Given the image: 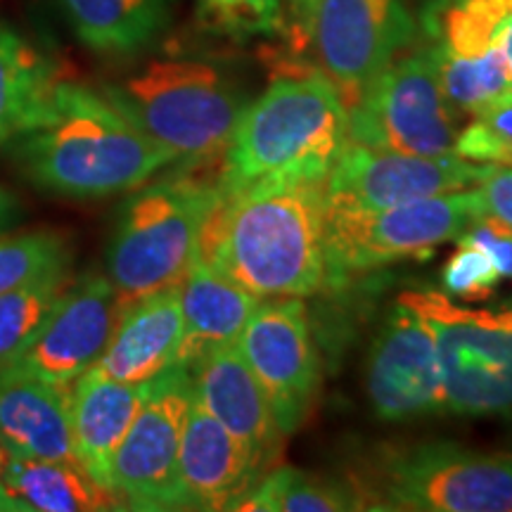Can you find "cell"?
Returning <instances> with one entry per match:
<instances>
[{
    "label": "cell",
    "instance_id": "6da1fadb",
    "mask_svg": "<svg viewBox=\"0 0 512 512\" xmlns=\"http://www.w3.org/2000/svg\"><path fill=\"white\" fill-rule=\"evenodd\" d=\"M328 178H268L223 195L202 230L200 256L254 297H309L325 285Z\"/></svg>",
    "mask_w": 512,
    "mask_h": 512
},
{
    "label": "cell",
    "instance_id": "7a4b0ae2",
    "mask_svg": "<svg viewBox=\"0 0 512 512\" xmlns=\"http://www.w3.org/2000/svg\"><path fill=\"white\" fill-rule=\"evenodd\" d=\"M15 150L38 188L72 200L136 190L176 162L105 93L69 81L57 83Z\"/></svg>",
    "mask_w": 512,
    "mask_h": 512
},
{
    "label": "cell",
    "instance_id": "3957f363",
    "mask_svg": "<svg viewBox=\"0 0 512 512\" xmlns=\"http://www.w3.org/2000/svg\"><path fill=\"white\" fill-rule=\"evenodd\" d=\"M347 143V107L320 69L287 72L242 112L221 159V192L268 178H328Z\"/></svg>",
    "mask_w": 512,
    "mask_h": 512
},
{
    "label": "cell",
    "instance_id": "277c9868",
    "mask_svg": "<svg viewBox=\"0 0 512 512\" xmlns=\"http://www.w3.org/2000/svg\"><path fill=\"white\" fill-rule=\"evenodd\" d=\"M204 164L133 192L121 204L107 247V278L124 309L140 299L181 285L200 254L202 230L221 200V171L209 176Z\"/></svg>",
    "mask_w": 512,
    "mask_h": 512
},
{
    "label": "cell",
    "instance_id": "5b68a950",
    "mask_svg": "<svg viewBox=\"0 0 512 512\" xmlns=\"http://www.w3.org/2000/svg\"><path fill=\"white\" fill-rule=\"evenodd\" d=\"M102 93L147 138L183 164L223 159L249 105L245 86L226 69L190 57L150 60Z\"/></svg>",
    "mask_w": 512,
    "mask_h": 512
},
{
    "label": "cell",
    "instance_id": "8992f818",
    "mask_svg": "<svg viewBox=\"0 0 512 512\" xmlns=\"http://www.w3.org/2000/svg\"><path fill=\"white\" fill-rule=\"evenodd\" d=\"M354 486L366 510L512 512V456L451 441L387 446Z\"/></svg>",
    "mask_w": 512,
    "mask_h": 512
},
{
    "label": "cell",
    "instance_id": "52a82bcc",
    "mask_svg": "<svg viewBox=\"0 0 512 512\" xmlns=\"http://www.w3.org/2000/svg\"><path fill=\"white\" fill-rule=\"evenodd\" d=\"M482 214L477 185L387 209H356L325 200V283L342 285L349 275L427 256L458 240Z\"/></svg>",
    "mask_w": 512,
    "mask_h": 512
},
{
    "label": "cell",
    "instance_id": "ba28073f",
    "mask_svg": "<svg viewBox=\"0 0 512 512\" xmlns=\"http://www.w3.org/2000/svg\"><path fill=\"white\" fill-rule=\"evenodd\" d=\"M437 344L444 411L467 418L512 413V302L463 309L432 290L403 292Z\"/></svg>",
    "mask_w": 512,
    "mask_h": 512
},
{
    "label": "cell",
    "instance_id": "9c48e42d",
    "mask_svg": "<svg viewBox=\"0 0 512 512\" xmlns=\"http://www.w3.org/2000/svg\"><path fill=\"white\" fill-rule=\"evenodd\" d=\"M456 110L427 48L399 53L347 110V140L382 152L439 157L456 152Z\"/></svg>",
    "mask_w": 512,
    "mask_h": 512
},
{
    "label": "cell",
    "instance_id": "30bf717a",
    "mask_svg": "<svg viewBox=\"0 0 512 512\" xmlns=\"http://www.w3.org/2000/svg\"><path fill=\"white\" fill-rule=\"evenodd\" d=\"M192 401V373L183 363L145 384L143 403L112 460V491L124 508L181 510L178 451Z\"/></svg>",
    "mask_w": 512,
    "mask_h": 512
},
{
    "label": "cell",
    "instance_id": "8fae6325",
    "mask_svg": "<svg viewBox=\"0 0 512 512\" xmlns=\"http://www.w3.org/2000/svg\"><path fill=\"white\" fill-rule=\"evenodd\" d=\"M413 38L406 0H316L302 31L347 110Z\"/></svg>",
    "mask_w": 512,
    "mask_h": 512
},
{
    "label": "cell",
    "instance_id": "7c38bea8",
    "mask_svg": "<svg viewBox=\"0 0 512 512\" xmlns=\"http://www.w3.org/2000/svg\"><path fill=\"white\" fill-rule=\"evenodd\" d=\"M235 344L287 439L309 418L323 373L306 306L297 297L261 302Z\"/></svg>",
    "mask_w": 512,
    "mask_h": 512
},
{
    "label": "cell",
    "instance_id": "4fadbf2b",
    "mask_svg": "<svg viewBox=\"0 0 512 512\" xmlns=\"http://www.w3.org/2000/svg\"><path fill=\"white\" fill-rule=\"evenodd\" d=\"M422 31L456 112L475 114L512 86L501 24L489 0H430L422 10Z\"/></svg>",
    "mask_w": 512,
    "mask_h": 512
},
{
    "label": "cell",
    "instance_id": "5bb4252c",
    "mask_svg": "<svg viewBox=\"0 0 512 512\" xmlns=\"http://www.w3.org/2000/svg\"><path fill=\"white\" fill-rule=\"evenodd\" d=\"M366 394L384 422L430 418L444 411V387L432 330L399 297L366 358Z\"/></svg>",
    "mask_w": 512,
    "mask_h": 512
},
{
    "label": "cell",
    "instance_id": "9a60e30c",
    "mask_svg": "<svg viewBox=\"0 0 512 512\" xmlns=\"http://www.w3.org/2000/svg\"><path fill=\"white\" fill-rule=\"evenodd\" d=\"M491 164L456 155L418 157L344 143L328 176V200L356 209H387L475 188Z\"/></svg>",
    "mask_w": 512,
    "mask_h": 512
},
{
    "label": "cell",
    "instance_id": "2e32d148",
    "mask_svg": "<svg viewBox=\"0 0 512 512\" xmlns=\"http://www.w3.org/2000/svg\"><path fill=\"white\" fill-rule=\"evenodd\" d=\"M124 311L107 275H81L57 297L43 328L15 366L55 384L76 382L98 363Z\"/></svg>",
    "mask_w": 512,
    "mask_h": 512
},
{
    "label": "cell",
    "instance_id": "e0dca14e",
    "mask_svg": "<svg viewBox=\"0 0 512 512\" xmlns=\"http://www.w3.org/2000/svg\"><path fill=\"white\" fill-rule=\"evenodd\" d=\"M195 399L240 441L261 477L278 467L285 437L268 399L242 358L238 344H226L192 363Z\"/></svg>",
    "mask_w": 512,
    "mask_h": 512
},
{
    "label": "cell",
    "instance_id": "ac0fdd59",
    "mask_svg": "<svg viewBox=\"0 0 512 512\" xmlns=\"http://www.w3.org/2000/svg\"><path fill=\"white\" fill-rule=\"evenodd\" d=\"M72 384L24 368H0V446L8 456L79 463L72 437Z\"/></svg>",
    "mask_w": 512,
    "mask_h": 512
},
{
    "label": "cell",
    "instance_id": "d6986e66",
    "mask_svg": "<svg viewBox=\"0 0 512 512\" xmlns=\"http://www.w3.org/2000/svg\"><path fill=\"white\" fill-rule=\"evenodd\" d=\"M259 479L240 441L192 401L178 451L181 510H233Z\"/></svg>",
    "mask_w": 512,
    "mask_h": 512
},
{
    "label": "cell",
    "instance_id": "ffe728a7",
    "mask_svg": "<svg viewBox=\"0 0 512 512\" xmlns=\"http://www.w3.org/2000/svg\"><path fill=\"white\" fill-rule=\"evenodd\" d=\"M181 344V285H174L121 313L110 344L91 370L117 382L145 384L174 366Z\"/></svg>",
    "mask_w": 512,
    "mask_h": 512
},
{
    "label": "cell",
    "instance_id": "44dd1931",
    "mask_svg": "<svg viewBox=\"0 0 512 512\" xmlns=\"http://www.w3.org/2000/svg\"><path fill=\"white\" fill-rule=\"evenodd\" d=\"M147 384V382H145ZM145 384H126L93 370L72 389L74 453L95 482L112 491V460L145 396ZM114 494V491H112Z\"/></svg>",
    "mask_w": 512,
    "mask_h": 512
},
{
    "label": "cell",
    "instance_id": "7402d4cb",
    "mask_svg": "<svg viewBox=\"0 0 512 512\" xmlns=\"http://www.w3.org/2000/svg\"><path fill=\"white\" fill-rule=\"evenodd\" d=\"M259 304V297L197 254L181 280L183 344L176 363L192 366L209 351L238 342Z\"/></svg>",
    "mask_w": 512,
    "mask_h": 512
},
{
    "label": "cell",
    "instance_id": "603a6c76",
    "mask_svg": "<svg viewBox=\"0 0 512 512\" xmlns=\"http://www.w3.org/2000/svg\"><path fill=\"white\" fill-rule=\"evenodd\" d=\"M83 46L102 55H133L169 27L171 0H60Z\"/></svg>",
    "mask_w": 512,
    "mask_h": 512
},
{
    "label": "cell",
    "instance_id": "cb8c5ba5",
    "mask_svg": "<svg viewBox=\"0 0 512 512\" xmlns=\"http://www.w3.org/2000/svg\"><path fill=\"white\" fill-rule=\"evenodd\" d=\"M3 484L24 512H91L121 508L119 498L100 486L79 463L8 456Z\"/></svg>",
    "mask_w": 512,
    "mask_h": 512
},
{
    "label": "cell",
    "instance_id": "d4e9b609",
    "mask_svg": "<svg viewBox=\"0 0 512 512\" xmlns=\"http://www.w3.org/2000/svg\"><path fill=\"white\" fill-rule=\"evenodd\" d=\"M57 83L53 64L0 22V145L12 143L38 117Z\"/></svg>",
    "mask_w": 512,
    "mask_h": 512
},
{
    "label": "cell",
    "instance_id": "484cf974",
    "mask_svg": "<svg viewBox=\"0 0 512 512\" xmlns=\"http://www.w3.org/2000/svg\"><path fill=\"white\" fill-rule=\"evenodd\" d=\"M363 508L366 505L354 484L294 467H273L233 505V510L254 512H351Z\"/></svg>",
    "mask_w": 512,
    "mask_h": 512
},
{
    "label": "cell",
    "instance_id": "4316f807",
    "mask_svg": "<svg viewBox=\"0 0 512 512\" xmlns=\"http://www.w3.org/2000/svg\"><path fill=\"white\" fill-rule=\"evenodd\" d=\"M72 280V268H60L0 294V368L15 363L29 349Z\"/></svg>",
    "mask_w": 512,
    "mask_h": 512
},
{
    "label": "cell",
    "instance_id": "83f0119b",
    "mask_svg": "<svg viewBox=\"0 0 512 512\" xmlns=\"http://www.w3.org/2000/svg\"><path fill=\"white\" fill-rule=\"evenodd\" d=\"M60 268H72V249L55 230L0 235V294Z\"/></svg>",
    "mask_w": 512,
    "mask_h": 512
},
{
    "label": "cell",
    "instance_id": "f1b7e54d",
    "mask_svg": "<svg viewBox=\"0 0 512 512\" xmlns=\"http://www.w3.org/2000/svg\"><path fill=\"white\" fill-rule=\"evenodd\" d=\"M456 155L470 162L512 166V86L472 114L456 138Z\"/></svg>",
    "mask_w": 512,
    "mask_h": 512
},
{
    "label": "cell",
    "instance_id": "f546056e",
    "mask_svg": "<svg viewBox=\"0 0 512 512\" xmlns=\"http://www.w3.org/2000/svg\"><path fill=\"white\" fill-rule=\"evenodd\" d=\"M501 283L494 261L484 249H479L470 242H458V249L441 268V287H444L446 297L467 299H486Z\"/></svg>",
    "mask_w": 512,
    "mask_h": 512
},
{
    "label": "cell",
    "instance_id": "4dcf8cb0",
    "mask_svg": "<svg viewBox=\"0 0 512 512\" xmlns=\"http://www.w3.org/2000/svg\"><path fill=\"white\" fill-rule=\"evenodd\" d=\"M219 27L235 36H266L283 27V0H202Z\"/></svg>",
    "mask_w": 512,
    "mask_h": 512
},
{
    "label": "cell",
    "instance_id": "1f68e13d",
    "mask_svg": "<svg viewBox=\"0 0 512 512\" xmlns=\"http://www.w3.org/2000/svg\"><path fill=\"white\" fill-rule=\"evenodd\" d=\"M458 242H470V245L484 249L494 261L498 275L512 280V228L508 223L482 214L465 228Z\"/></svg>",
    "mask_w": 512,
    "mask_h": 512
},
{
    "label": "cell",
    "instance_id": "d6a6232c",
    "mask_svg": "<svg viewBox=\"0 0 512 512\" xmlns=\"http://www.w3.org/2000/svg\"><path fill=\"white\" fill-rule=\"evenodd\" d=\"M477 192L484 214L512 228V166L491 164L489 174L477 185Z\"/></svg>",
    "mask_w": 512,
    "mask_h": 512
},
{
    "label": "cell",
    "instance_id": "836d02e7",
    "mask_svg": "<svg viewBox=\"0 0 512 512\" xmlns=\"http://www.w3.org/2000/svg\"><path fill=\"white\" fill-rule=\"evenodd\" d=\"M313 3H316V0H283V19H285V8H287V10H290V17L294 22L292 27L299 36H302L304 22H306V17H309V10H311Z\"/></svg>",
    "mask_w": 512,
    "mask_h": 512
},
{
    "label": "cell",
    "instance_id": "e575fe53",
    "mask_svg": "<svg viewBox=\"0 0 512 512\" xmlns=\"http://www.w3.org/2000/svg\"><path fill=\"white\" fill-rule=\"evenodd\" d=\"M17 221V200L12 192L0 185V233L8 230Z\"/></svg>",
    "mask_w": 512,
    "mask_h": 512
},
{
    "label": "cell",
    "instance_id": "d590c367",
    "mask_svg": "<svg viewBox=\"0 0 512 512\" xmlns=\"http://www.w3.org/2000/svg\"><path fill=\"white\" fill-rule=\"evenodd\" d=\"M3 453H0V512H24V505L17 501L15 496L10 494L8 489H5L3 484Z\"/></svg>",
    "mask_w": 512,
    "mask_h": 512
}]
</instances>
